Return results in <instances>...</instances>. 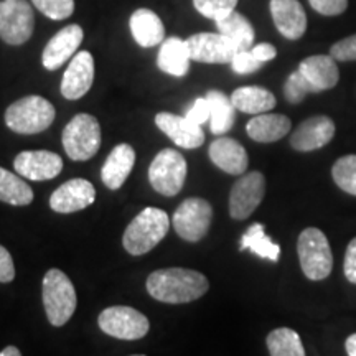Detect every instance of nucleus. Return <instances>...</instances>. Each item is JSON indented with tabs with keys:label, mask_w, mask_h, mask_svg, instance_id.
<instances>
[{
	"label": "nucleus",
	"mask_w": 356,
	"mask_h": 356,
	"mask_svg": "<svg viewBox=\"0 0 356 356\" xmlns=\"http://www.w3.org/2000/svg\"><path fill=\"white\" fill-rule=\"evenodd\" d=\"M208 289L210 282L202 273L184 267L159 269L147 277V292L155 300L165 304H188L198 300Z\"/></svg>",
	"instance_id": "nucleus-1"
},
{
	"label": "nucleus",
	"mask_w": 356,
	"mask_h": 356,
	"mask_svg": "<svg viewBox=\"0 0 356 356\" xmlns=\"http://www.w3.org/2000/svg\"><path fill=\"white\" fill-rule=\"evenodd\" d=\"M168 228H170V220L165 211L154 207L145 208L124 231V249L132 256L147 254L165 238Z\"/></svg>",
	"instance_id": "nucleus-2"
},
{
	"label": "nucleus",
	"mask_w": 356,
	"mask_h": 356,
	"mask_svg": "<svg viewBox=\"0 0 356 356\" xmlns=\"http://www.w3.org/2000/svg\"><path fill=\"white\" fill-rule=\"evenodd\" d=\"M55 106L42 96H25L15 101L6 111V124L17 134H40L55 121Z\"/></svg>",
	"instance_id": "nucleus-3"
},
{
	"label": "nucleus",
	"mask_w": 356,
	"mask_h": 356,
	"mask_svg": "<svg viewBox=\"0 0 356 356\" xmlns=\"http://www.w3.org/2000/svg\"><path fill=\"white\" fill-rule=\"evenodd\" d=\"M76 291L68 275L60 269H50L43 277V305L48 322L63 327L76 310Z\"/></svg>",
	"instance_id": "nucleus-4"
},
{
	"label": "nucleus",
	"mask_w": 356,
	"mask_h": 356,
	"mask_svg": "<svg viewBox=\"0 0 356 356\" xmlns=\"http://www.w3.org/2000/svg\"><path fill=\"white\" fill-rule=\"evenodd\" d=\"M302 273L309 280H323L333 269V254L330 243L322 229L305 228L297 241Z\"/></svg>",
	"instance_id": "nucleus-5"
},
{
	"label": "nucleus",
	"mask_w": 356,
	"mask_h": 356,
	"mask_svg": "<svg viewBox=\"0 0 356 356\" xmlns=\"http://www.w3.org/2000/svg\"><path fill=\"white\" fill-rule=\"evenodd\" d=\"M63 147L66 155L74 162L92 159L101 147V126L91 114H76L66 124L63 131Z\"/></svg>",
	"instance_id": "nucleus-6"
},
{
	"label": "nucleus",
	"mask_w": 356,
	"mask_h": 356,
	"mask_svg": "<svg viewBox=\"0 0 356 356\" xmlns=\"http://www.w3.org/2000/svg\"><path fill=\"white\" fill-rule=\"evenodd\" d=\"M185 178L186 160L175 149L160 150L149 167L150 185L163 197H175L180 193Z\"/></svg>",
	"instance_id": "nucleus-7"
},
{
	"label": "nucleus",
	"mask_w": 356,
	"mask_h": 356,
	"mask_svg": "<svg viewBox=\"0 0 356 356\" xmlns=\"http://www.w3.org/2000/svg\"><path fill=\"white\" fill-rule=\"evenodd\" d=\"M35 30L33 8L26 0H0V38L19 47L32 38Z\"/></svg>",
	"instance_id": "nucleus-8"
},
{
	"label": "nucleus",
	"mask_w": 356,
	"mask_h": 356,
	"mask_svg": "<svg viewBox=\"0 0 356 356\" xmlns=\"http://www.w3.org/2000/svg\"><path fill=\"white\" fill-rule=\"evenodd\" d=\"M97 323L106 335L119 340H140L150 328L149 318L144 314L126 305H114L102 310Z\"/></svg>",
	"instance_id": "nucleus-9"
},
{
	"label": "nucleus",
	"mask_w": 356,
	"mask_h": 356,
	"mask_svg": "<svg viewBox=\"0 0 356 356\" xmlns=\"http://www.w3.org/2000/svg\"><path fill=\"white\" fill-rule=\"evenodd\" d=\"M213 220L211 204L203 198H188L181 202L173 215V228L181 239L198 243L207 236Z\"/></svg>",
	"instance_id": "nucleus-10"
},
{
	"label": "nucleus",
	"mask_w": 356,
	"mask_h": 356,
	"mask_svg": "<svg viewBox=\"0 0 356 356\" xmlns=\"http://www.w3.org/2000/svg\"><path fill=\"white\" fill-rule=\"evenodd\" d=\"M266 193V178L261 172L243 173L229 193V215L243 221L254 213Z\"/></svg>",
	"instance_id": "nucleus-11"
},
{
	"label": "nucleus",
	"mask_w": 356,
	"mask_h": 356,
	"mask_svg": "<svg viewBox=\"0 0 356 356\" xmlns=\"http://www.w3.org/2000/svg\"><path fill=\"white\" fill-rule=\"evenodd\" d=\"M190 58L198 63L228 65L238 50L225 35L221 33H197L185 40Z\"/></svg>",
	"instance_id": "nucleus-12"
},
{
	"label": "nucleus",
	"mask_w": 356,
	"mask_h": 356,
	"mask_svg": "<svg viewBox=\"0 0 356 356\" xmlns=\"http://www.w3.org/2000/svg\"><path fill=\"white\" fill-rule=\"evenodd\" d=\"M15 172L33 181L51 180L63 170V160L55 152L48 150H25L13 160Z\"/></svg>",
	"instance_id": "nucleus-13"
},
{
	"label": "nucleus",
	"mask_w": 356,
	"mask_h": 356,
	"mask_svg": "<svg viewBox=\"0 0 356 356\" xmlns=\"http://www.w3.org/2000/svg\"><path fill=\"white\" fill-rule=\"evenodd\" d=\"M96 200V188L91 181L84 178H73L53 191L50 197V208L53 211L68 215L91 207Z\"/></svg>",
	"instance_id": "nucleus-14"
},
{
	"label": "nucleus",
	"mask_w": 356,
	"mask_h": 356,
	"mask_svg": "<svg viewBox=\"0 0 356 356\" xmlns=\"http://www.w3.org/2000/svg\"><path fill=\"white\" fill-rule=\"evenodd\" d=\"M95 81V58L89 51H79L71 58L61 79V95L66 99L76 101L86 95Z\"/></svg>",
	"instance_id": "nucleus-15"
},
{
	"label": "nucleus",
	"mask_w": 356,
	"mask_h": 356,
	"mask_svg": "<svg viewBox=\"0 0 356 356\" xmlns=\"http://www.w3.org/2000/svg\"><path fill=\"white\" fill-rule=\"evenodd\" d=\"M83 29L76 24L65 26L56 35H53L42 55V63L44 68L48 71L61 68L66 61L76 55L79 44L83 43Z\"/></svg>",
	"instance_id": "nucleus-16"
},
{
	"label": "nucleus",
	"mask_w": 356,
	"mask_h": 356,
	"mask_svg": "<svg viewBox=\"0 0 356 356\" xmlns=\"http://www.w3.org/2000/svg\"><path fill=\"white\" fill-rule=\"evenodd\" d=\"M335 136V122L327 115H314L305 119L291 136V145L299 152L322 149Z\"/></svg>",
	"instance_id": "nucleus-17"
},
{
	"label": "nucleus",
	"mask_w": 356,
	"mask_h": 356,
	"mask_svg": "<svg viewBox=\"0 0 356 356\" xmlns=\"http://www.w3.org/2000/svg\"><path fill=\"white\" fill-rule=\"evenodd\" d=\"M275 29L287 40H299L307 32V15L299 0H270Z\"/></svg>",
	"instance_id": "nucleus-18"
},
{
	"label": "nucleus",
	"mask_w": 356,
	"mask_h": 356,
	"mask_svg": "<svg viewBox=\"0 0 356 356\" xmlns=\"http://www.w3.org/2000/svg\"><path fill=\"white\" fill-rule=\"evenodd\" d=\"M155 124L165 136L175 142L181 149H198L203 145L204 134L202 126L172 113H159L155 115Z\"/></svg>",
	"instance_id": "nucleus-19"
},
{
	"label": "nucleus",
	"mask_w": 356,
	"mask_h": 356,
	"mask_svg": "<svg viewBox=\"0 0 356 356\" xmlns=\"http://www.w3.org/2000/svg\"><path fill=\"white\" fill-rule=\"evenodd\" d=\"M208 155L218 168L229 175H243L248 170L249 157L246 149L231 137H220L211 142Z\"/></svg>",
	"instance_id": "nucleus-20"
},
{
	"label": "nucleus",
	"mask_w": 356,
	"mask_h": 356,
	"mask_svg": "<svg viewBox=\"0 0 356 356\" xmlns=\"http://www.w3.org/2000/svg\"><path fill=\"white\" fill-rule=\"evenodd\" d=\"M136 163V150L129 144L115 145L101 168V180L109 190H119L131 175Z\"/></svg>",
	"instance_id": "nucleus-21"
},
{
	"label": "nucleus",
	"mask_w": 356,
	"mask_h": 356,
	"mask_svg": "<svg viewBox=\"0 0 356 356\" xmlns=\"http://www.w3.org/2000/svg\"><path fill=\"white\" fill-rule=\"evenodd\" d=\"M129 29L136 43L142 48H152L165 40V26L160 17L149 8H139L129 19Z\"/></svg>",
	"instance_id": "nucleus-22"
},
{
	"label": "nucleus",
	"mask_w": 356,
	"mask_h": 356,
	"mask_svg": "<svg viewBox=\"0 0 356 356\" xmlns=\"http://www.w3.org/2000/svg\"><path fill=\"white\" fill-rule=\"evenodd\" d=\"M299 71L317 92L335 88L340 79L337 60L330 55H314L305 58L299 65Z\"/></svg>",
	"instance_id": "nucleus-23"
},
{
	"label": "nucleus",
	"mask_w": 356,
	"mask_h": 356,
	"mask_svg": "<svg viewBox=\"0 0 356 356\" xmlns=\"http://www.w3.org/2000/svg\"><path fill=\"white\" fill-rule=\"evenodd\" d=\"M292 122L287 115L284 114H257L248 122L246 132L252 140L261 142V144H270L277 142L291 132Z\"/></svg>",
	"instance_id": "nucleus-24"
},
{
	"label": "nucleus",
	"mask_w": 356,
	"mask_h": 356,
	"mask_svg": "<svg viewBox=\"0 0 356 356\" xmlns=\"http://www.w3.org/2000/svg\"><path fill=\"white\" fill-rule=\"evenodd\" d=\"M190 51L185 40L170 37L160 44L157 65L163 73L175 78H184L190 71Z\"/></svg>",
	"instance_id": "nucleus-25"
},
{
	"label": "nucleus",
	"mask_w": 356,
	"mask_h": 356,
	"mask_svg": "<svg viewBox=\"0 0 356 356\" xmlns=\"http://www.w3.org/2000/svg\"><path fill=\"white\" fill-rule=\"evenodd\" d=\"M231 102L238 111L244 114H264L275 108L277 101L275 96L266 88L261 86H243L234 89L233 95L229 96Z\"/></svg>",
	"instance_id": "nucleus-26"
},
{
	"label": "nucleus",
	"mask_w": 356,
	"mask_h": 356,
	"mask_svg": "<svg viewBox=\"0 0 356 356\" xmlns=\"http://www.w3.org/2000/svg\"><path fill=\"white\" fill-rule=\"evenodd\" d=\"M218 33L225 35L231 43L234 44L236 50H251L254 44V26L246 17L241 15L239 12H231L228 17L216 22Z\"/></svg>",
	"instance_id": "nucleus-27"
},
{
	"label": "nucleus",
	"mask_w": 356,
	"mask_h": 356,
	"mask_svg": "<svg viewBox=\"0 0 356 356\" xmlns=\"http://www.w3.org/2000/svg\"><path fill=\"white\" fill-rule=\"evenodd\" d=\"M210 102V129L216 136L229 132L231 127L234 126L236 119V108L231 102V97L226 96L225 92L208 91L204 96Z\"/></svg>",
	"instance_id": "nucleus-28"
},
{
	"label": "nucleus",
	"mask_w": 356,
	"mask_h": 356,
	"mask_svg": "<svg viewBox=\"0 0 356 356\" xmlns=\"http://www.w3.org/2000/svg\"><path fill=\"white\" fill-rule=\"evenodd\" d=\"M239 249L241 251H246L248 249V251H252L256 256L262 257V259L273 262H277L280 257V246L266 234L264 225H261V222H252L249 226L246 233L243 234Z\"/></svg>",
	"instance_id": "nucleus-29"
},
{
	"label": "nucleus",
	"mask_w": 356,
	"mask_h": 356,
	"mask_svg": "<svg viewBox=\"0 0 356 356\" xmlns=\"http://www.w3.org/2000/svg\"><path fill=\"white\" fill-rule=\"evenodd\" d=\"M0 202L13 207H26L33 202V190L22 177L0 167Z\"/></svg>",
	"instance_id": "nucleus-30"
},
{
	"label": "nucleus",
	"mask_w": 356,
	"mask_h": 356,
	"mask_svg": "<svg viewBox=\"0 0 356 356\" xmlns=\"http://www.w3.org/2000/svg\"><path fill=\"white\" fill-rule=\"evenodd\" d=\"M266 343L270 356H305L299 333L292 328H275L267 335Z\"/></svg>",
	"instance_id": "nucleus-31"
},
{
	"label": "nucleus",
	"mask_w": 356,
	"mask_h": 356,
	"mask_svg": "<svg viewBox=\"0 0 356 356\" xmlns=\"http://www.w3.org/2000/svg\"><path fill=\"white\" fill-rule=\"evenodd\" d=\"M332 177L338 188L356 197V155H345L333 163Z\"/></svg>",
	"instance_id": "nucleus-32"
},
{
	"label": "nucleus",
	"mask_w": 356,
	"mask_h": 356,
	"mask_svg": "<svg viewBox=\"0 0 356 356\" xmlns=\"http://www.w3.org/2000/svg\"><path fill=\"white\" fill-rule=\"evenodd\" d=\"M310 92L317 91H315V88L307 81L305 76L299 70L289 74L287 81L284 84V96H286V99L291 102V104H299V102L305 99L307 95H310Z\"/></svg>",
	"instance_id": "nucleus-33"
},
{
	"label": "nucleus",
	"mask_w": 356,
	"mask_h": 356,
	"mask_svg": "<svg viewBox=\"0 0 356 356\" xmlns=\"http://www.w3.org/2000/svg\"><path fill=\"white\" fill-rule=\"evenodd\" d=\"M193 6L203 17L218 22L236 10L238 0H193Z\"/></svg>",
	"instance_id": "nucleus-34"
},
{
	"label": "nucleus",
	"mask_w": 356,
	"mask_h": 356,
	"mask_svg": "<svg viewBox=\"0 0 356 356\" xmlns=\"http://www.w3.org/2000/svg\"><path fill=\"white\" fill-rule=\"evenodd\" d=\"M32 3L51 20H66L74 12V0H32Z\"/></svg>",
	"instance_id": "nucleus-35"
},
{
	"label": "nucleus",
	"mask_w": 356,
	"mask_h": 356,
	"mask_svg": "<svg viewBox=\"0 0 356 356\" xmlns=\"http://www.w3.org/2000/svg\"><path fill=\"white\" fill-rule=\"evenodd\" d=\"M231 68H233L234 73L238 74H251L256 73L257 70H261V66L264 63H261L259 60H256L254 55H252L251 50H241L238 51L231 61Z\"/></svg>",
	"instance_id": "nucleus-36"
},
{
	"label": "nucleus",
	"mask_w": 356,
	"mask_h": 356,
	"mask_svg": "<svg viewBox=\"0 0 356 356\" xmlns=\"http://www.w3.org/2000/svg\"><path fill=\"white\" fill-rule=\"evenodd\" d=\"M330 56L337 61H356V33L337 42L330 48Z\"/></svg>",
	"instance_id": "nucleus-37"
},
{
	"label": "nucleus",
	"mask_w": 356,
	"mask_h": 356,
	"mask_svg": "<svg viewBox=\"0 0 356 356\" xmlns=\"http://www.w3.org/2000/svg\"><path fill=\"white\" fill-rule=\"evenodd\" d=\"M310 7L320 15L335 17L348 8V0H309Z\"/></svg>",
	"instance_id": "nucleus-38"
},
{
	"label": "nucleus",
	"mask_w": 356,
	"mask_h": 356,
	"mask_svg": "<svg viewBox=\"0 0 356 356\" xmlns=\"http://www.w3.org/2000/svg\"><path fill=\"white\" fill-rule=\"evenodd\" d=\"M185 118L191 122L198 124V126H203L204 122L210 121V102H208L207 97H198L191 104V108L186 111Z\"/></svg>",
	"instance_id": "nucleus-39"
},
{
	"label": "nucleus",
	"mask_w": 356,
	"mask_h": 356,
	"mask_svg": "<svg viewBox=\"0 0 356 356\" xmlns=\"http://www.w3.org/2000/svg\"><path fill=\"white\" fill-rule=\"evenodd\" d=\"M15 279V266H13L12 254L0 244V282L8 284Z\"/></svg>",
	"instance_id": "nucleus-40"
},
{
	"label": "nucleus",
	"mask_w": 356,
	"mask_h": 356,
	"mask_svg": "<svg viewBox=\"0 0 356 356\" xmlns=\"http://www.w3.org/2000/svg\"><path fill=\"white\" fill-rule=\"evenodd\" d=\"M343 270L345 277L348 279L351 284H356V238L351 239L348 243V248H346Z\"/></svg>",
	"instance_id": "nucleus-41"
},
{
	"label": "nucleus",
	"mask_w": 356,
	"mask_h": 356,
	"mask_svg": "<svg viewBox=\"0 0 356 356\" xmlns=\"http://www.w3.org/2000/svg\"><path fill=\"white\" fill-rule=\"evenodd\" d=\"M251 53L254 55L256 60L261 61V63H267V61L274 60V58L277 56V50H275L274 44H270V43L252 44Z\"/></svg>",
	"instance_id": "nucleus-42"
},
{
	"label": "nucleus",
	"mask_w": 356,
	"mask_h": 356,
	"mask_svg": "<svg viewBox=\"0 0 356 356\" xmlns=\"http://www.w3.org/2000/svg\"><path fill=\"white\" fill-rule=\"evenodd\" d=\"M345 350L348 356H356V333L350 335L345 341Z\"/></svg>",
	"instance_id": "nucleus-43"
},
{
	"label": "nucleus",
	"mask_w": 356,
	"mask_h": 356,
	"mask_svg": "<svg viewBox=\"0 0 356 356\" xmlns=\"http://www.w3.org/2000/svg\"><path fill=\"white\" fill-rule=\"evenodd\" d=\"M0 356H22L20 350L17 346H6L2 351H0Z\"/></svg>",
	"instance_id": "nucleus-44"
},
{
	"label": "nucleus",
	"mask_w": 356,
	"mask_h": 356,
	"mask_svg": "<svg viewBox=\"0 0 356 356\" xmlns=\"http://www.w3.org/2000/svg\"><path fill=\"white\" fill-rule=\"evenodd\" d=\"M132 356H145V355H132Z\"/></svg>",
	"instance_id": "nucleus-45"
}]
</instances>
